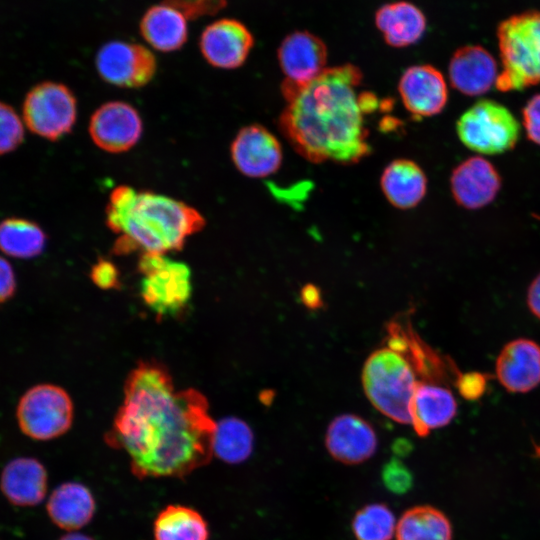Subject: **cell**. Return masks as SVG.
Instances as JSON below:
<instances>
[{"label":"cell","mask_w":540,"mask_h":540,"mask_svg":"<svg viewBox=\"0 0 540 540\" xmlns=\"http://www.w3.org/2000/svg\"><path fill=\"white\" fill-rule=\"evenodd\" d=\"M375 23L385 41L394 47L416 43L426 29V18L421 10L405 1L382 6L376 13Z\"/></svg>","instance_id":"d4e9b609"},{"label":"cell","mask_w":540,"mask_h":540,"mask_svg":"<svg viewBox=\"0 0 540 540\" xmlns=\"http://www.w3.org/2000/svg\"><path fill=\"white\" fill-rule=\"evenodd\" d=\"M24 138V128L18 114L0 102V155L17 148Z\"/></svg>","instance_id":"4dcf8cb0"},{"label":"cell","mask_w":540,"mask_h":540,"mask_svg":"<svg viewBox=\"0 0 540 540\" xmlns=\"http://www.w3.org/2000/svg\"><path fill=\"white\" fill-rule=\"evenodd\" d=\"M398 92L406 110L418 118L441 113L448 101L444 76L428 64L407 68L399 79Z\"/></svg>","instance_id":"9a60e30c"},{"label":"cell","mask_w":540,"mask_h":540,"mask_svg":"<svg viewBox=\"0 0 540 540\" xmlns=\"http://www.w3.org/2000/svg\"><path fill=\"white\" fill-rule=\"evenodd\" d=\"M230 152L237 170L252 178L274 174L283 160L280 142L260 124L241 128L231 144Z\"/></svg>","instance_id":"7c38bea8"},{"label":"cell","mask_w":540,"mask_h":540,"mask_svg":"<svg viewBox=\"0 0 540 540\" xmlns=\"http://www.w3.org/2000/svg\"><path fill=\"white\" fill-rule=\"evenodd\" d=\"M486 382L487 378L484 374L479 372H469L459 375L456 385L464 398L475 400L484 394Z\"/></svg>","instance_id":"d590c367"},{"label":"cell","mask_w":540,"mask_h":540,"mask_svg":"<svg viewBox=\"0 0 540 540\" xmlns=\"http://www.w3.org/2000/svg\"><path fill=\"white\" fill-rule=\"evenodd\" d=\"M382 480L386 488L395 494H404L413 484L410 470L398 459H391L382 470Z\"/></svg>","instance_id":"d6a6232c"},{"label":"cell","mask_w":540,"mask_h":540,"mask_svg":"<svg viewBox=\"0 0 540 540\" xmlns=\"http://www.w3.org/2000/svg\"><path fill=\"white\" fill-rule=\"evenodd\" d=\"M377 436L373 427L354 414H342L328 426L325 445L337 461L355 465L371 458L377 448Z\"/></svg>","instance_id":"e0dca14e"},{"label":"cell","mask_w":540,"mask_h":540,"mask_svg":"<svg viewBox=\"0 0 540 540\" xmlns=\"http://www.w3.org/2000/svg\"><path fill=\"white\" fill-rule=\"evenodd\" d=\"M396 540H452L447 516L429 505L406 510L396 524Z\"/></svg>","instance_id":"484cf974"},{"label":"cell","mask_w":540,"mask_h":540,"mask_svg":"<svg viewBox=\"0 0 540 540\" xmlns=\"http://www.w3.org/2000/svg\"><path fill=\"white\" fill-rule=\"evenodd\" d=\"M17 288L16 275L12 265L0 256V304L10 300Z\"/></svg>","instance_id":"8d00e7d4"},{"label":"cell","mask_w":540,"mask_h":540,"mask_svg":"<svg viewBox=\"0 0 540 540\" xmlns=\"http://www.w3.org/2000/svg\"><path fill=\"white\" fill-rule=\"evenodd\" d=\"M277 56L285 75L282 86L300 87L326 69V45L307 31L289 34L279 46Z\"/></svg>","instance_id":"5bb4252c"},{"label":"cell","mask_w":540,"mask_h":540,"mask_svg":"<svg viewBox=\"0 0 540 540\" xmlns=\"http://www.w3.org/2000/svg\"><path fill=\"white\" fill-rule=\"evenodd\" d=\"M46 234L35 222L8 218L0 222V250L17 259L40 255L46 246Z\"/></svg>","instance_id":"83f0119b"},{"label":"cell","mask_w":540,"mask_h":540,"mask_svg":"<svg viewBox=\"0 0 540 540\" xmlns=\"http://www.w3.org/2000/svg\"><path fill=\"white\" fill-rule=\"evenodd\" d=\"M253 433L250 426L236 417L216 422L213 435V454L219 459L237 464L245 461L253 450Z\"/></svg>","instance_id":"f1b7e54d"},{"label":"cell","mask_w":540,"mask_h":540,"mask_svg":"<svg viewBox=\"0 0 540 540\" xmlns=\"http://www.w3.org/2000/svg\"><path fill=\"white\" fill-rule=\"evenodd\" d=\"M527 304L530 311L540 319V274L532 281L528 288Z\"/></svg>","instance_id":"74e56055"},{"label":"cell","mask_w":540,"mask_h":540,"mask_svg":"<svg viewBox=\"0 0 540 540\" xmlns=\"http://www.w3.org/2000/svg\"><path fill=\"white\" fill-rule=\"evenodd\" d=\"M74 407L62 387L43 383L28 389L20 398L16 418L28 437L47 441L66 433L73 422Z\"/></svg>","instance_id":"ba28073f"},{"label":"cell","mask_w":540,"mask_h":540,"mask_svg":"<svg viewBox=\"0 0 540 540\" xmlns=\"http://www.w3.org/2000/svg\"><path fill=\"white\" fill-rule=\"evenodd\" d=\"M496 376L510 392L525 393L540 384V346L529 339L507 343L496 361Z\"/></svg>","instance_id":"ac0fdd59"},{"label":"cell","mask_w":540,"mask_h":540,"mask_svg":"<svg viewBox=\"0 0 540 540\" xmlns=\"http://www.w3.org/2000/svg\"><path fill=\"white\" fill-rule=\"evenodd\" d=\"M215 427L201 392L176 390L163 365L146 361L128 375L106 439L139 478L183 477L211 459Z\"/></svg>","instance_id":"6da1fadb"},{"label":"cell","mask_w":540,"mask_h":540,"mask_svg":"<svg viewBox=\"0 0 540 540\" xmlns=\"http://www.w3.org/2000/svg\"><path fill=\"white\" fill-rule=\"evenodd\" d=\"M360 69L326 68L300 87L282 86L287 102L278 126L292 148L313 163L354 164L370 154L365 114L377 106L371 93H358Z\"/></svg>","instance_id":"7a4b0ae2"},{"label":"cell","mask_w":540,"mask_h":540,"mask_svg":"<svg viewBox=\"0 0 540 540\" xmlns=\"http://www.w3.org/2000/svg\"><path fill=\"white\" fill-rule=\"evenodd\" d=\"M140 295L157 316H175L187 307L192 294L191 270L187 264L165 254L142 253Z\"/></svg>","instance_id":"8992f818"},{"label":"cell","mask_w":540,"mask_h":540,"mask_svg":"<svg viewBox=\"0 0 540 540\" xmlns=\"http://www.w3.org/2000/svg\"><path fill=\"white\" fill-rule=\"evenodd\" d=\"M503 69L496 79L502 92L521 91L540 83V11H525L497 28Z\"/></svg>","instance_id":"277c9868"},{"label":"cell","mask_w":540,"mask_h":540,"mask_svg":"<svg viewBox=\"0 0 540 540\" xmlns=\"http://www.w3.org/2000/svg\"><path fill=\"white\" fill-rule=\"evenodd\" d=\"M395 530L394 514L382 503L362 507L352 520V531L356 540H391Z\"/></svg>","instance_id":"f546056e"},{"label":"cell","mask_w":540,"mask_h":540,"mask_svg":"<svg viewBox=\"0 0 540 540\" xmlns=\"http://www.w3.org/2000/svg\"><path fill=\"white\" fill-rule=\"evenodd\" d=\"M106 222L119 234L114 248L117 254L177 251L205 225L204 217L184 202L152 192H136L128 186L112 191Z\"/></svg>","instance_id":"3957f363"},{"label":"cell","mask_w":540,"mask_h":540,"mask_svg":"<svg viewBox=\"0 0 540 540\" xmlns=\"http://www.w3.org/2000/svg\"><path fill=\"white\" fill-rule=\"evenodd\" d=\"M497 63L480 45H466L452 55L448 77L454 89L467 96L488 92L496 83Z\"/></svg>","instance_id":"d6986e66"},{"label":"cell","mask_w":540,"mask_h":540,"mask_svg":"<svg viewBox=\"0 0 540 540\" xmlns=\"http://www.w3.org/2000/svg\"><path fill=\"white\" fill-rule=\"evenodd\" d=\"M301 299L309 308H318L322 305L320 291L312 284H308L303 287L301 291Z\"/></svg>","instance_id":"f35d334b"},{"label":"cell","mask_w":540,"mask_h":540,"mask_svg":"<svg viewBox=\"0 0 540 540\" xmlns=\"http://www.w3.org/2000/svg\"><path fill=\"white\" fill-rule=\"evenodd\" d=\"M456 411V400L448 389L417 382L412 400V425L419 436L424 437L430 430L446 426Z\"/></svg>","instance_id":"cb8c5ba5"},{"label":"cell","mask_w":540,"mask_h":540,"mask_svg":"<svg viewBox=\"0 0 540 540\" xmlns=\"http://www.w3.org/2000/svg\"><path fill=\"white\" fill-rule=\"evenodd\" d=\"M155 540H208L206 521L196 510L183 505H169L156 517Z\"/></svg>","instance_id":"4316f807"},{"label":"cell","mask_w":540,"mask_h":540,"mask_svg":"<svg viewBox=\"0 0 540 540\" xmlns=\"http://www.w3.org/2000/svg\"><path fill=\"white\" fill-rule=\"evenodd\" d=\"M95 66L105 82L118 87L139 88L152 80L157 61L154 54L141 44L112 40L98 50Z\"/></svg>","instance_id":"30bf717a"},{"label":"cell","mask_w":540,"mask_h":540,"mask_svg":"<svg viewBox=\"0 0 540 540\" xmlns=\"http://www.w3.org/2000/svg\"><path fill=\"white\" fill-rule=\"evenodd\" d=\"M460 141L484 155H497L514 148L520 125L511 111L493 100H480L467 109L456 123Z\"/></svg>","instance_id":"52a82bcc"},{"label":"cell","mask_w":540,"mask_h":540,"mask_svg":"<svg viewBox=\"0 0 540 540\" xmlns=\"http://www.w3.org/2000/svg\"><path fill=\"white\" fill-rule=\"evenodd\" d=\"M76 117V98L61 83L43 82L34 86L23 103V118L27 127L48 140H57L68 134Z\"/></svg>","instance_id":"9c48e42d"},{"label":"cell","mask_w":540,"mask_h":540,"mask_svg":"<svg viewBox=\"0 0 540 540\" xmlns=\"http://www.w3.org/2000/svg\"><path fill=\"white\" fill-rule=\"evenodd\" d=\"M139 31L153 49L174 52L181 49L188 39L187 18L165 2L155 4L142 15Z\"/></svg>","instance_id":"44dd1931"},{"label":"cell","mask_w":540,"mask_h":540,"mask_svg":"<svg viewBox=\"0 0 540 540\" xmlns=\"http://www.w3.org/2000/svg\"><path fill=\"white\" fill-rule=\"evenodd\" d=\"M254 45L250 30L239 20L221 18L208 24L199 38L204 59L213 67L235 69L244 64Z\"/></svg>","instance_id":"4fadbf2b"},{"label":"cell","mask_w":540,"mask_h":540,"mask_svg":"<svg viewBox=\"0 0 540 540\" xmlns=\"http://www.w3.org/2000/svg\"><path fill=\"white\" fill-rule=\"evenodd\" d=\"M381 190L388 202L398 209H411L425 197L427 177L423 169L410 159H395L383 170Z\"/></svg>","instance_id":"7402d4cb"},{"label":"cell","mask_w":540,"mask_h":540,"mask_svg":"<svg viewBox=\"0 0 540 540\" xmlns=\"http://www.w3.org/2000/svg\"><path fill=\"white\" fill-rule=\"evenodd\" d=\"M180 11L187 19L213 16L224 9L227 0H163Z\"/></svg>","instance_id":"1f68e13d"},{"label":"cell","mask_w":540,"mask_h":540,"mask_svg":"<svg viewBox=\"0 0 540 540\" xmlns=\"http://www.w3.org/2000/svg\"><path fill=\"white\" fill-rule=\"evenodd\" d=\"M4 496L17 506H35L47 492V472L37 459L19 457L9 461L1 473Z\"/></svg>","instance_id":"ffe728a7"},{"label":"cell","mask_w":540,"mask_h":540,"mask_svg":"<svg viewBox=\"0 0 540 540\" xmlns=\"http://www.w3.org/2000/svg\"><path fill=\"white\" fill-rule=\"evenodd\" d=\"M143 130L137 110L123 101H110L101 105L91 116L89 134L93 142L109 153H122L131 149Z\"/></svg>","instance_id":"8fae6325"},{"label":"cell","mask_w":540,"mask_h":540,"mask_svg":"<svg viewBox=\"0 0 540 540\" xmlns=\"http://www.w3.org/2000/svg\"><path fill=\"white\" fill-rule=\"evenodd\" d=\"M362 382L368 399L381 413L412 425V400L418 381L405 356L388 347L374 351L364 364Z\"/></svg>","instance_id":"5b68a950"},{"label":"cell","mask_w":540,"mask_h":540,"mask_svg":"<svg viewBox=\"0 0 540 540\" xmlns=\"http://www.w3.org/2000/svg\"><path fill=\"white\" fill-rule=\"evenodd\" d=\"M47 512L58 527L74 531L90 522L95 512V500L86 486L67 482L53 490L47 501Z\"/></svg>","instance_id":"603a6c76"},{"label":"cell","mask_w":540,"mask_h":540,"mask_svg":"<svg viewBox=\"0 0 540 540\" xmlns=\"http://www.w3.org/2000/svg\"><path fill=\"white\" fill-rule=\"evenodd\" d=\"M536 450H537V453H538V454H539V456H540V447H537V449H536Z\"/></svg>","instance_id":"60d3db41"},{"label":"cell","mask_w":540,"mask_h":540,"mask_svg":"<svg viewBox=\"0 0 540 540\" xmlns=\"http://www.w3.org/2000/svg\"><path fill=\"white\" fill-rule=\"evenodd\" d=\"M90 277L103 290L114 289L120 284L117 267L106 259H100L92 266Z\"/></svg>","instance_id":"e575fe53"},{"label":"cell","mask_w":540,"mask_h":540,"mask_svg":"<svg viewBox=\"0 0 540 540\" xmlns=\"http://www.w3.org/2000/svg\"><path fill=\"white\" fill-rule=\"evenodd\" d=\"M522 119L528 139L540 145V94L534 95L525 104Z\"/></svg>","instance_id":"836d02e7"},{"label":"cell","mask_w":540,"mask_h":540,"mask_svg":"<svg viewBox=\"0 0 540 540\" xmlns=\"http://www.w3.org/2000/svg\"><path fill=\"white\" fill-rule=\"evenodd\" d=\"M501 176L487 159L474 156L457 165L451 174L450 188L455 202L469 210L490 204L501 189Z\"/></svg>","instance_id":"2e32d148"},{"label":"cell","mask_w":540,"mask_h":540,"mask_svg":"<svg viewBox=\"0 0 540 540\" xmlns=\"http://www.w3.org/2000/svg\"><path fill=\"white\" fill-rule=\"evenodd\" d=\"M59 540H93L87 535L81 533H68L62 536Z\"/></svg>","instance_id":"ab89813d"}]
</instances>
